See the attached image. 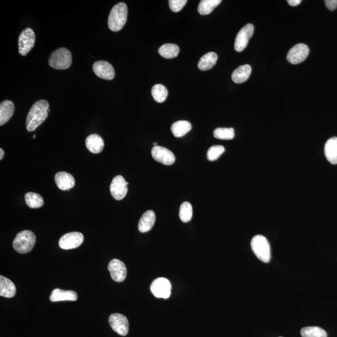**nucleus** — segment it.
Segmentation results:
<instances>
[{
	"label": "nucleus",
	"mask_w": 337,
	"mask_h": 337,
	"mask_svg": "<svg viewBox=\"0 0 337 337\" xmlns=\"http://www.w3.org/2000/svg\"><path fill=\"white\" fill-rule=\"evenodd\" d=\"M49 103L47 101L41 99L33 105L26 117V130L29 132L33 131L40 126L48 116Z\"/></svg>",
	"instance_id": "1"
},
{
	"label": "nucleus",
	"mask_w": 337,
	"mask_h": 337,
	"mask_svg": "<svg viewBox=\"0 0 337 337\" xmlns=\"http://www.w3.org/2000/svg\"><path fill=\"white\" fill-rule=\"evenodd\" d=\"M187 2V0H169L168 4L173 12L177 13L183 10Z\"/></svg>",
	"instance_id": "34"
},
{
	"label": "nucleus",
	"mask_w": 337,
	"mask_h": 337,
	"mask_svg": "<svg viewBox=\"0 0 337 337\" xmlns=\"http://www.w3.org/2000/svg\"><path fill=\"white\" fill-rule=\"evenodd\" d=\"M16 287L13 281L3 276H0V296L12 298L16 294Z\"/></svg>",
	"instance_id": "21"
},
{
	"label": "nucleus",
	"mask_w": 337,
	"mask_h": 337,
	"mask_svg": "<svg viewBox=\"0 0 337 337\" xmlns=\"http://www.w3.org/2000/svg\"><path fill=\"white\" fill-rule=\"evenodd\" d=\"M26 205L32 209H37L44 205L43 197L35 192H28L24 195Z\"/></svg>",
	"instance_id": "28"
},
{
	"label": "nucleus",
	"mask_w": 337,
	"mask_h": 337,
	"mask_svg": "<svg viewBox=\"0 0 337 337\" xmlns=\"http://www.w3.org/2000/svg\"><path fill=\"white\" fill-rule=\"evenodd\" d=\"M109 323L111 327L121 336H126L129 332L128 318L120 314H113L109 317Z\"/></svg>",
	"instance_id": "12"
},
{
	"label": "nucleus",
	"mask_w": 337,
	"mask_h": 337,
	"mask_svg": "<svg viewBox=\"0 0 337 337\" xmlns=\"http://www.w3.org/2000/svg\"><path fill=\"white\" fill-rule=\"evenodd\" d=\"M253 252L259 260L264 263H269L271 258L270 246L267 239L262 235H257L251 241Z\"/></svg>",
	"instance_id": "5"
},
{
	"label": "nucleus",
	"mask_w": 337,
	"mask_h": 337,
	"mask_svg": "<svg viewBox=\"0 0 337 337\" xmlns=\"http://www.w3.org/2000/svg\"><path fill=\"white\" fill-rule=\"evenodd\" d=\"M128 183L121 176H117L112 179L110 186V192L113 198L117 201L125 198L128 193Z\"/></svg>",
	"instance_id": "11"
},
{
	"label": "nucleus",
	"mask_w": 337,
	"mask_h": 337,
	"mask_svg": "<svg viewBox=\"0 0 337 337\" xmlns=\"http://www.w3.org/2000/svg\"><path fill=\"white\" fill-rule=\"evenodd\" d=\"M151 94L154 100L159 103H164L167 99L168 91L163 84H157L153 86Z\"/></svg>",
	"instance_id": "29"
},
{
	"label": "nucleus",
	"mask_w": 337,
	"mask_h": 337,
	"mask_svg": "<svg viewBox=\"0 0 337 337\" xmlns=\"http://www.w3.org/2000/svg\"><path fill=\"white\" fill-rule=\"evenodd\" d=\"M151 154L155 160L164 165H172L176 161V157L173 152L167 148L161 146H157L153 148Z\"/></svg>",
	"instance_id": "13"
},
{
	"label": "nucleus",
	"mask_w": 337,
	"mask_h": 337,
	"mask_svg": "<svg viewBox=\"0 0 337 337\" xmlns=\"http://www.w3.org/2000/svg\"><path fill=\"white\" fill-rule=\"evenodd\" d=\"M153 145H154V147H155V146H157V143H153Z\"/></svg>",
	"instance_id": "38"
},
{
	"label": "nucleus",
	"mask_w": 337,
	"mask_h": 337,
	"mask_svg": "<svg viewBox=\"0 0 337 337\" xmlns=\"http://www.w3.org/2000/svg\"><path fill=\"white\" fill-rule=\"evenodd\" d=\"M218 56L216 53L209 52L201 57L198 63V68L201 71H207L212 69L217 63Z\"/></svg>",
	"instance_id": "24"
},
{
	"label": "nucleus",
	"mask_w": 337,
	"mask_h": 337,
	"mask_svg": "<svg viewBox=\"0 0 337 337\" xmlns=\"http://www.w3.org/2000/svg\"><path fill=\"white\" fill-rule=\"evenodd\" d=\"M214 136L216 138L222 140H230L235 136L234 130L232 128L216 129L214 131Z\"/></svg>",
	"instance_id": "32"
},
{
	"label": "nucleus",
	"mask_w": 337,
	"mask_h": 337,
	"mask_svg": "<svg viewBox=\"0 0 337 337\" xmlns=\"http://www.w3.org/2000/svg\"><path fill=\"white\" fill-rule=\"evenodd\" d=\"M15 112V106L12 101L6 100L0 105V125L3 126L10 120Z\"/></svg>",
	"instance_id": "22"
},
{
	"label": "nucleus",
	"mask_w": 337,
	"mask_h": 337,
	"mask_svg": "<svg viewBox=\"0 0 337 337\" xmlns=\"http://www.w3.org/2000/svg\"><path fill=\"white\" fill-rule=\"evenodd\" d=\"M83 241L84 236L81 233L70 232L61 237L59 241V246L64 250L74 249L79 247Z\"/></svg>",
	"instance_id": "8"
},
{
	"label": "nucleus",
	"mask_w": 337,
	"mask_h": 337,
	"mask_svg": "<svg viewBox=\"0 0 337 337\" xmlns=\"http://www.w3.org/2000/svg\"><path fill=\"white\" fill-rule=\"evenodd\" d=\"M251 72V66L249 64L239 66L232 73V81L237 84L244 83L249 78Z\"/></svg>",
	"instance_id": "23"
},
{
	"label": "nucleus",
	"mask_w": 337,
	"mask_h": 337,
	"mask_svg": "<svg viewBox=\"0 0 337 337\" xmlns=\"http://www.w3.org/2000/svg\"><path fill=\"white\" fill-rule=\"evenodd\" d=\"M35 33L30 28H26L19 35V53L22 56H26L34 47Z\"/></svg>",
	"instance_id": "6"
},
{
	"label": "nucleus",
	"mask_w": 337,
	"mask_h": 337,
	"mask_svg": "<svg viewBox=\"0 0 337 337\" xmlns=\"http://www.w3.org/2000/svg\"><path fill=\"white\" fill-rule=\"evenodd\" d=\"M193 210L192 205L188 202L182 204L179 209V217L183 223H188L192 219Z\"/></svg>",
	"instance_id": "31"
},
{
	"label": "nucleus",
	"mask_w": 337,
	"mask_h": 337,
	"mask_svg": "<svg viewBox=\"0 0 337 337\" xmlns=\"http://www.w3.org/2000/svg\"><path fill=\"white\" fill-rule=\"evenodd\" d=\"M50 301L52 302L60 301H76L77 299V294L73 290H64L55 289L53 290L50 297Z\"/></svg>",
	"instance_id": "17"
},
{
	"label": "nucleus",
	"mask_w": 337,
	"mask_h": 337,
	"mask_svg": "<svg viewBox=\"0 0 337 337\" xmlns=\"http://www.w3.org/2000/svg\"><path fill=\"white\" fill-rule=\"evenodd\" d=\"M33 139L36 138V135L35 134L34 136H33Z\"/></svg>",
	"instance_id": "39"
},
{
	"label": "nucleus",
	"mask_w": 337,
	"mask_h": 337,
	"mask_svg": "<svg viewBox=\"0 0 337 337\" xmlns=\"http://www.w3.org/2000/svg\"><path fill=\"white\" fill-rule=\"evenodd\" d=\"M221 2V0H202L199 3L197 10L200 15H209Z\"/></svg>",
	"instance_id": "27"
},
{
	"label": "nucleus",
	"mask_w": 337,
	"mask_h": 337,
	"mask_svg": "<svg viewBox=\"0 0 337 337\" xmlns=\"http://www.w3.org/2000/svg\"><path fill=\"white\" fill-rule=\"evenodd\" d=\"M108 268L113 280L117 282H121L125 280L127 276V269L123 262L119 259H112L109 263Z\"/></svg>",
	"instance_id": "14"
},
{
	"label": "nucleus",
	"mask_w": 337,
	"mask_h": 337,
	"mask_svg": "<svg viewBox=\"0 0 337 337\" xmlns=\"http://www.w3.org/2000/svg\"><path fill=\"white\" fill-rule=\"evenodd\" d=\"M159 53L166 59L174 58L178 56L179 47L175 44H165L159 49Z\"/></svg>",
	"instance_id": "26"
},
{
	"label": "nucleus",
	"mask_w": 337,
	"mask_h": 337,
	"mask_svg": "<svg viewBox=\"0 0 337 337\" xmlns=\"http://www.w3.org/2000/svg\"><path fill=\"white\" fill-rule=\"evenodd\" d=\"M225 152V148L223 146H213L209 148L207 151V159L210 161H214L218 159L219 157Z\"/></svg>",
	"instance_id": "33"
},
{
	"label": "nucleus",
	"mask_w": 337,
	"mask_h": 337,
	"mask_svg": "<svg viewBox=\"0 0 337 337\" xmlns=\"http://www.w3.org/2000/svg\"><path fill=\"white\" fill-rule=\"evenodd\" d=\"M325 4L330 11H334L337 8V0H325Z\"/></svg>",
	"instance_id": "35"
},
{
	"label": "nucleus",
	"mask_w": 337,
	"mask_h": 337,
	"mask_svg": "<svg viewBox=\"0 0 337 337\" xmlns=\"http://www.w3.org/2000/svg\"><path fill=\"white\" fill-rule=\"evenodd\" d=\"M128 19V6L121 2L113 6L108 18V26L114 32H119L125 26Z\"/></svg>",
	"instance_id": "2"
},
{
	"label": "nucleus",
	"mask_w": 337,
	"mask_h": 337,
	"mask_svg": "<svg viewBox=\"0 0 337 337\" xmlns=\"http://www.w3.org/2000/svg\"><path fill=\"white\" fill-rule=\"evenodd\" d=\"M4 150H3V149L1 148L0 149V159L2 160L3 159V157H4Z\"/></svg>",
	"instance_id": "37"
},
{
	"label": "nucleus",
	"mask_w": 337,
	"mask_h": 337,
	"mask_svg": "<svg viewBox=\"0 0 337 337\" xmlns=\"http://www.w3.org/2000/svg\"><path fill=\"white\" fill-rule=\"evenodd\" d=\"M93 70L95 74L101 79L112 80L115 76L114 68L107 61H96L93 64Z\"/></svg>",
	"instance_id": "15"
},
{
	"label": "nucleus",
	"mask_w": 337,
	"mask_h": 337,
	"mask_svg": "<svg viewBox=\"0 0 337 337\" xmlns=\"http://www.w3.org/2000/svg\"><path fill=\"white\" fill-rule=\"evenodd\" d=\"M301 0H288L287 3L292 6H296L301 3Z\"/></svg>",
	"instance_id": "36"
},
{
	"label": "nucleus",
	"mask_w": 337,
	"mask_h": 337,
	"mask_svg": "<svg viewBox=\"0 0 337 337\" xmlns=\"http://www.w3.org/2000/svg\"><path fill=\"white\" fill-rule=\"evenodd\" d=\"M86 146L91 152L98 154L103 150L105 143L100 136L96 134H93L86 138Z\"/></svg>",
	"instance_id": "18"
},
{
	"label": "nucleus",
	"mask_w": 337,
	"mask_h": 337,
	"mask_svg": "<svg viewBox=\"0 0 337 337\" xmlns=\"http://www.w3.org/2000/svg\"><path fill=\"white\" fill-rule=\"evenodd\" d=\"M254 32V26L250 23L246 24L239 31L234 44V48L236 52H241L245 50Z\"/></svg>",
	"instance_id": "9"
},
{
	"label": "nucleus",
	"mask_w": 337,
	"mask_h": 337,
	"mask_svg": "<svg viewBox=\"0 0 337 337\" xmlns=\"http://www.w3.org/2000/svg\"><path fill=\"white\" fill-rule=\"evenodd\" d=\"M36 241V236L34 233L31 230H23L17 235L13 241V247L19 254H27L32 251Z\"/></svg>",
	"instance_id": "3"
},
{
	"label": "nucleus",
	"mask_w": 337,
	"mask_h": 337,
	"mask_svg": "<svg viewBox=\"0 0 337 337\" xmlns=\"http://www.w3.org/2000/svg\"><path fill=\"white\" fill-rule=\"evenodd\" d=\"M192 129L191 124L187 121H179L173 124L171 126V131L173 135L176 137L185 136Z\"/></svg>",
	"instance_id": "25"
},
{
	"label": "nucleus",
	"mask_w": 337,
	"mask_h": 337,
	"mask_svg": "<svg viewBox=\"0 0 337 337\" xmlns=\"http://www.w3.org/2000/svg\"><path fill=\"white\" fill-rule=\"evenodd\" d=\"M49 65L56 70H66L72 63V55L65 48H60L52 53L49 59Z\"/></svg>",
	"instance_id": "4"
},
{
	"label": "nucleus",
	"mask_w": 337,
	"mask_h": 337,
	"mask_svg": "<svg viewBox=\"0 0 337 337\" xmlns=\"http://www.w3.org/2000/svg\"><path fill=\"white\" fill-rule=\"evenodd\" d=\"M150 291L156 298L168 299L171 294V284L167 279L157 278L152 281Z\"/></svg>",
	"instance_id": "7"
},
{
	"label": "nucleus",
	"mask_w": 337,
	"mask_h": 337,
	"mask_svg": "<svg viewBox=\"0 0 337 337\" xmlns=\"http://www.w3.org/2000/svg\"><path fill=\"white\" fill-rule=\"evenodd\" d=\"M55 181L57 187L62 190L70 191L75 185L74 177L70 173L66 172H57L55 175Z\"/></svg>",
	"instance_id": "16"
},
{
	"label": "nucleus",
	"mask_w": 337,
	"mask_h": 337,
	"mask_svg": "<svg viewBox=\"0 0 337 337\" xmlns=\"http://www.w3.org/2000/svg\"><path fill=\"white\" fill-rule=\"evenodd\" d=\"M324 152L328 161L332 165H337V137H332L326 142Z\"/></svg>",
	"instance_id": "19"
},
{
	"label": "nucleus",
	"mask_w": 337,
	"mask_h": 337,
	"mask_svg": "<svg viewBox=\"0 0 337 337\" xmlns=\"http://www.w3.org/2000/svg\"><path fill=\"white\" fill-rule=\"evenodd\" d=\"M156 221V215L152 210H148L142 216L139 222L138 229L142 233L150 231Z\"/></svg>",
	"instance_id": "20"
},
{
	"label": "nucleus",
	"mask_w": 337,
	"mask_h": 337,
	"mask_svg": "<svg viewBox=\"0 0 337 337\" xmlns=\"http://www.w3.org/2000/svg\"><path fill=\"white\" fill-rule=\"evenodd\" d=\"M301 336L302 337H327V332L318 327H307L301 329Z\"/></svg>",
	"instance_id": "30"
},
{
	"label": "nucleus",
	"mask_w": 337,
	"mask_h": 337,
	"mask_svg": "<svg viewBox=\"0 0 337 337\" xmlns=\"http://www.w3.org/2000/svg\"><path fill=\"white\" fill-rule=\"evenodd\" d=\"M309 54V48L303 43H299L290 49L287 59L289 63L297 64L304 61Z\"/></svg>",
	"instance_id": "10"
}]
</instances>
